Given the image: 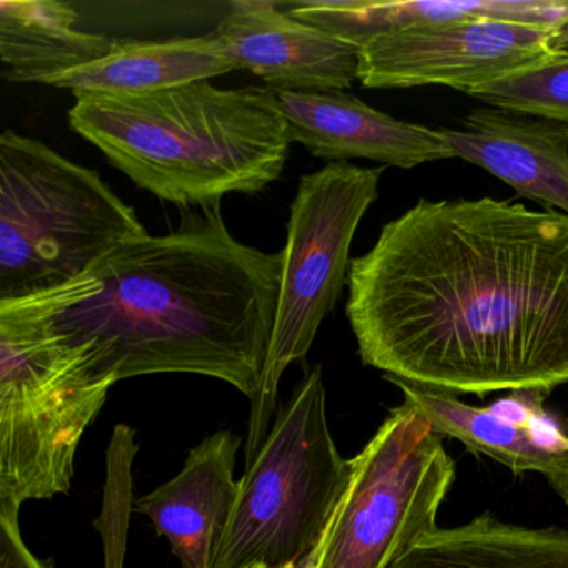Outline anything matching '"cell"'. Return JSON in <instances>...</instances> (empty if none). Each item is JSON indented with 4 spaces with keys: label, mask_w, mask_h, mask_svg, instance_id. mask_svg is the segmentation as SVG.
<instances>
[{
    "label": "cell",
    "mask_w": 568,
    "mask_h": 568,
    "mask_svg": "<svg viewBox=\"0 0 568 568\" xmlns=\"http://www.w3.org/2000/svg\"><path fill=\"white\" fill-rule=\"evenodd\" d=\"M468 95L490 108L535 115L568 129V44Z\"/></svg>",
    "instance_id": "cell-19"
},
{
    "label": "cell",
    "mask_w": 568,
    "mask_h": 568,
    "mask_svg": "<svg viewBox=\"0 0 568 568\" xmlns=\"http://www.w3.org/2000/svg\"><path fill=\"white\" fill-rule=\"evenodd\" d=\"M565 430H567V434H568V420L565 422Z\"/></svg>",
    "instance_id": "cell-23"
},
{
    "label": "cell",
    "mask_w": 568,
    "mask_h": 568,
    "mask_svg": "<svg viewBox=\"0 0 568 568\" xmlns=\"http://www.w3.org/2000/svg\"><path fill=\"white\" fill-rule=\"evenodd\" d=\"M241 442L231 430L209 435L174 478L135 501L134 510L168 538L182 568L215 567L237 501Z\"/></svg>",
    "instance_id": "cell-12"
},
{
    "label": "cell",
    "mask_w": 568,
    "mask_h": 568,
    "mask_svg": "<svg viewBox=\"0 0 568 568\" xmlns=\"http://www.w3.org/2000/svg\"><path fill=\"white\" fill-rule=\"evenodd\" d=\"M394 568H568V530L480 514L428 531Z\"/></svg>",
    "instance_id": "cell-17"
},
{
    "label": "cell",
    "mask_w": 568,
    "mask_h": 568,
    "mask_svg": "<svg viewBox=\"0 0 568 568\" xmlns=\"http://www.w3.org/2000/svg\"><path fill=\"white\" fill-rule=\"evenodd\" d=\"M385 378L400 388L404 400L414 405L438 435L462 442L468 450L487 455L515 474L544 475L558 497L568 504V450L551 452L540 447L527 425H515L495 414L491 407H474L448 392Z\"/></svg>",
    "instance_id": "cell-18"
},
{
    "label": "cell",
    "mask_w": 568,
    "mask_h": 568,
    "mask_svg": "<svg viewBox=\"0 0 568 568\" xmlns=\"http://www.w3.org/2000/svg\"><path fill=\"white\" fill-rule=\"evenodd\" d=\"M214 34L237 69L271 91H344L357 81V45L297 21L274 2H234Z\"/></svg>",
    "instance_id": "cell-10"
},
{
    "label": "cell",
    "mask_w": 568,
    "mask_h": 568,
    "mask_svg": "<svg viewBox=\"0 0 568 568\" xmlns=\"http://www.w3.org/2000/svg\"><path fill=\"white\" fill-rule=\"evenodd\" d=\"M455 158L490 172L517 197L568 215V129L498 108L471 111L458 129H438Z\"/></svg>",
    "instance_id": "cell-13"
},
{
    "label": "cell",
    "mask_w": 568,
    "mask_h": 568,
    "mask_svg": "<svg viewBox=\"0 0 568 568\" xmlns=\"http://www.w3.org/2000/svg\"><path fill=\"white\" fill-rule=\"evenodd\" d=\"M247 568H265L264 565H251V567Z\"/></svg>",
    "instance_id": "cell-22"
},
{
    "label": "cell",
    "mask_w": 568,
    "mask_h": 568,
    "mask_svg": "<svg viewBox=\"0 0 568 568\" xmlns=\"http://www.w3.org/2000/svg\"><path fill=\"white\" fill-rule=\"evenodd\" d=\"M287 6V14L328 32L358 49L387 32L415 24L498 19L538 26L568 39L565 0H475V2H325L307 0Z\"/></svg>",
    "instance_id": "cell-14"
},
{
    "label": "cell",
    "mask_w": 568,
    "mask_h": 568,
    "mask_svg": "<svg viewBox=\"0 0 568 568\" xmlns=\"http://www.w3.org/2000/svg\"><path fill=\"white\" fill-rule=\"evenodd\" d=\"M565 44L560 32L498 19L408 26L358 49L357 81L367 89L447 85L468 95Z\"/></svg>",
    "instance_id": "cell-9"
},
{
    "label": "cell",
    "mask_w": 568,
    "mask_h": 568,
    "mask_svg": "<svg viewBox=\"0 0 568 568\" xmlns=\"http://www.w3.org/2000/svg\"><path fill=\"white\" fill-rule=\"evenodd\" d=\"M454 481L444 437L402 402L352 458L351 484L325 531L317 568H394L438 527Z\"/></svg>",
    "instance_id": "cell-8"
},
{
    "label": "cell",
    "mask_w": 568,
    "mask_h": 568,
    "mask_svg": "<svg viewBox=\"0 0 568 568\" xmlns=\"http://www.w3.org/2000/svg\"><path fill=\"white\" fill-rule=\"evenodd\" d=\"M139 189L182 211L258 194L281 179L287 121L267 88L191 82L141 95H81L68 114Z\"/></svg>",
    "instance_id": "cell-3"
},
{
    "label": "cell",
    "mask_w": 568,
    "mask_h": 568,
    "mask_svg": "<svg viewBox=\"0 0 568 568\" xmlns=\"http://www.w3.org/2000/svg\"><path fill=\"white\" fill-rule=\"evenodd\" d=\"M237 71L214 32L168 41H122L105 58L55 75L48 85L81 95H141Z\"/></svg>",
    "instance_id": "cell-15"
},
{
    "label": "cell",
    "mask_w": 568,
    "mask_h": 568,
    "mask_svg": "<svg viewBox=\"0 0 568 568\" xmlns=\"http://www.w3.org/2000/svg\"><path fill=\"white\" fill-rule=\"evenodd\" d=\"M282 262V251L237 241L212 205L184 211L175 231L129 242L78 281L24 301L59 334L88 344L118 382L205 375L252 400L267 364Z\"/></svg>",
    "instance_id": "cell-2"
},
{
    "label": "cell",
    "mask_w": 568,
    "mask_h": 568,
    "mask_svg": "<svg viewBox=\"0 0 568 568\" xmlns=\"http://www.w3.org/2000/svg\"><path fill=\"white\" fill-rule=\"evenodd\" d=\"M275 98L291 141L314 158L367 159L400 169L455 159L438 129L398 121L345 92L277 91Z\"/></svg>",
    "instance_id": "cell-11"
},
{
    "label": "cell",
    "mask_w": 568,
    "mask_h": 568,
    "mask_svg": "<svg viewBox=\"0 0 568 568\" xmlns=\"http://www.w3.org/2000/svg\"><path fill=\"white\" fill-rule=\"evenodd\" d=\"M0 568H54L29 550L12 508L0 507Z\"/></svg>",
    "instance_id": "cell-20"
},
{
    "label": "cell",
    "mask_w": 568,
    "mask_h": 568,
    "mask_svg": "<svg viewBox=\"0 0 568 568\" xmlns=\"http://www.w3.org/2000/svg\"><path fill=\"white\" fill-rule=\"evenodd\" d=\"M78 9L61 0L0 2V61L9 82L48 84L105 58L114 39L78 29Z\"/></svg>",
    "instance_id": "cell-16"
},
{
    "label": "cell",
    "mask_w": 568,
    "mask_h": 568,
    "mask_svg": "<svg viewBox=\"0 0 568 568\" xmlns=\"http://www.w3.org/2000/svg\"><path fill=\"white\" fill-rule=\"evenodd\" d=\"M118 384L28 302H0V507L71 490L75 452Z\"/></svg>",
    "instance_id": "cell-4"
},
{
    "label": "cell",
    "mask_w": 568,
    "mask_h": 568,
    "mask_svg": "<svg viewBox=\"0 0 568 568\" xmlns=\"http://www.w3.org/2000/svg\"><path fill=\"white\" fill-rule=\"evenodd\" d=\"M352 478L327 418L321 365L305 372L281 405L255 457L245 464L214 568H287L327 531Z\"/></svg>",
    "instance_id": "cell-6"
},
{
    "label": "cell",
    "mask_w": 568,
    "mask_h": 568,
    "mask_svg": "<svg viewBox=\"0 0 568 568\" xmlns=\"http://www.w3.org/2000/svg\"><path fill=\"white\" fill-rule=\"evenodd\" d=\"M382 174L384 168L327 162L298 181L282 251L281 292L267 364L261 388L251 400L245 464L267 438L285 371L307 357L322 322L347 285L352 242L378 199Z\"/></svg>",
    "instance_id": "cell-7"
},
{
    "label": "cell",
    "mask_w": 568,
    "mask_h": 568,
    "mask_svg": "<svg viewBox=\"0 0 568 568\" xmlns=\"http://www.w3.org/2000/svg\"><path fill=\"white\" fill-rule=\"evenodd\" d=\"M149 235L99 172L14 131L0 138V302L88 274Z\"/></svg>",
    "instance_id": "cell-5"
},
{
    "label": "cell",
    "mask_w": 568,
    "mask_h": 568,
    "mask_svg": "<svg viewBox=\"0 0 568 568\" xmlns=\"http://www.w3.org/2000/svg\"><path fill=\"white\" fill-rule=\"evenodd\" d=\"M322 545H324V538H322L321 544H318L311 554L305 555L304 558L295 561V564L288 565L287 568H317L318 560H321Z\"/></svg>",
    "instance_id": "cell-21"
},
{
    "label": "cell",
    "mask_w": 568,
    "mask_h": 568,
    "mask_svg": "<svg viewBox=\"0 0 568 568\" xmlns=\"http://www.w3.org/2000/svg\"><path fill=\"white\" fill-rule=\"evenodd\" d=\"M347 287L358 355L385 377L478 397L568 384V215L420 199Z\"/></svg>",
    "instance_id": "cell-1"
}]
</instances>
